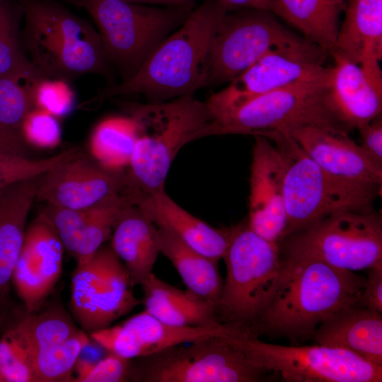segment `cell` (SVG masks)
<instances>
[{
    "mask_svg": "<svg viewBox=\"0 0 382 382\" xmlns=\"http://www.w3.org/2000/svg\"><path fill=\"white\" fill-rule=\"evenodd\" d=\"M279 285L270 305L250 328L258 337H313L318 325L344 307L355 304L366 277L313 258H282Z\"/></svg>",
    "mask_w": 382,
    "mask_h": 382,
    "instance_id": "6da1fadb",
    "label": "cell"
},
{
    "mask_svg": "<svg viewBox=\"0 0 382 382\" xmlns=\"http://www.w3.org/2000/svg\"><path fill=\"white\" fill-rule=\"evenodd\" d=\"M227 12L219 0H203L132 77L100 90L88 103L132 93L144 95L151 103L192 96L206 86L210 47Z\"/></svg>",
    "mask_w": 382,
    "mask_h": 382,
    "instance_id": "7a4b0ae2",
    "label": "cell"
},
{
    "mask_svg": "<svg viewBox=\"0 0 382 382\" xmlns=\"http://www.w3.org/2000/svg\"><path fill=\"white\" fill-rule=\"evenodd\" d=\"M135 141L127 171L129 186L143 192L164 190L170 166L185 144L200 139L212 120L208 105L192 96L166 102L133 104Z\"/></svg>",
    "mask_w": 382,
    "mask_h": 382,
    "instance_id": "3957f363",
    "label": "cell"
},
{
    "mask_svg": "<svg viewBox=\"0 0 382 382\" xmlns=\"http://www.w3.org/2000/svg\"><path fill=\"white\" fill-rule=\"evenodd\" d=\"M331 67L221 112L201 133L260 134L268 130L316 126L349 134L334 114L329 98Z\"/></svg>",
    "mask_w": 382,
    "mask_h": 382,
    "instance_id": "277c9868",
    "label": "cell"
},
{
    "mask_svg": "<svg viewBox=\"0 0 382 382\" xmlns=\"http://www.w3.org/2000/svg\"><path fill=\"white\" fill-rule=\"evenodd\" d=\"M22 4L24 45L30 62L47 78L65 81L105 72L100 37L91 24L53 2L22 0Z\"/></svg>",
    "mask_w": 382,
    "mask_h": 382,
    "instance_id": "5b68a950",
    "label": "cell"
},
{
    "mask_svg": "<svg viewBox=\"0 0 382 382\" xmlns=\"http://www.w3.org/2000/svg\"><path fill=\"white\" fill-rule=\"evenodd\" d=\"M222 259L226 276L216 305L217 319L250 328L270 305L279 285L280 245L257 235L246 219L231 227Z\"/></svg>",
    "mask_w": 382,
    "mask_h": 382,
    "instance_id": "8992f818",
    "label": "cell"
},
{
    "mask_svg": "<svg viewBox=\"0 0 382 382\" xmlns=\"http://www.w3.org/2000/svg\"><path fill=\"white\" fill-rule=\"evenodd\" d=\"M96 23L107 61L132 77L170 32L181 25L194 6L164 8L124 0H68Z\"/></svg>",
    "mask_w": 382,
    "mask_h": 382,
    "instance_id": "52a82bcc",
    "label": "cell"
},
{
    "mask_svg": "<svg viewBox=\"0 0 382 382\" xmlns=\"http://www.w3.org/2000/svg\"><path fill=\"white\" fill-rule=\"evenodd\" d=\"M272 51L301 55L328 54L286 29L271 11L258 8L228 11L210 47L206 86L231 81Z\"/></svg>",
    "mask_w": 382,
    "mask_h": 382,
    "instance_id": "ba28073f",
    "label": "cell"
},
{
    "mask_svg": "<svg viewBox=\"0 0 382 382\" xmlns=\"http://www.w3.org/2000/svg\"><path fill=\"white\" fill-rule=\"evenodd\" d=\"M259 135L270 139L280 156L286 238L339 210L374 211L373 202L334 181L286 132L273 129Z\"/></svg>",
    "mask_w": 382,
    "mask_h": 382,
    "instance_id": "9c48e42d",
    "label": "cell"
},
{
    "mask_svg": "<svg viewBox=\"0 0 382 382\" xmlns=\"http://www.w3.org/2000/svg\"><path fill=\"white\" fill-rule=\"evenodd\" d=\"M137 359L131 363L129 379L139 382H257L266 373L220 335Z\"/></svg>",
    "mask_w": 382,
    "mask_h": 382,
    "instance_id": "30bf717a",
    "label": "cell"
},
{
    "mask_svg": "<svg viewBox=\"0 0 382 382\" xmlns=\"http://www.w3.org/2000/svg\"><path fill=\"white\" fill-rule=\"evenodd\" d=\"M286 259L313 258L349 271L382 265V219L374 211L339 210L280 243Z\"/></svg>",
    "mask_w": 382,
    "mask_h": 382,
    "instance_id": "8fae6325",
    "label": "cell"
},
{
    "mask_svg": "<svg viewBox=\"0 0 382 382\" xmlns=\"http://www.w3.org/2000/svg\"><path fill=\"white\" fill-rule=\"evenodd\" d=\"M259 368L287 382H381L382 365L345 349L315 346H284L262 342L249 329L226 335Z\"/></svg>",
    "mask_w": 382,
    "mask_h": 382,
    "instance_id": "7c38bea8",
    "label": "cell"
},
{
    "mask_svg": "<svg viewBox=\"0 0 382 382\" xmlns=\"http://www.w3.org/2000/svg\"><path fill=\"white\" fill-rule=\"evenodd\" d=\"M128 272L110 245H102L76 265L71 285V313L81 330L108 328L141 302L132 292Z\"/></svg>",
    "mask_w": 382,
    "mask_h": 382,
    "instance_id": "4fadbf2b",
    "label": "cell"
},
{
    "mask_svg": "<svg viewBox=\"0 0 382 382\" xmlns=\"http://www.w3.org/2000/svg\"><path fill=\"white\" fill-rule=\"evenodd\" d=\"M291 137L334 181L374 203L382 187V163L345 132L316 126L282 130Z\"/></svg>",
    "mask_w": 382,
    "mask_h": 382,
    "instance_id": "5bb4252c",
    "label": "cell"
},
{
    "mask_svg": "<svg viewBox=\"0 0 382 382\" xmlns=\"http://www.w3.org/2000/svg\"><path fill=\"white\" fill-rule=\"evenodd\" d=\"M129 187L127 171L107 168L75 148L42 175L36 200L62 208L81 209Z\"/></svg>",
    "mask_w": 382,
    "mask_h": 382,
    "instance_id": "9a60e30c",
    "label": "cell"
},
{
    "mask_svg": "<svg viewBox=\"0 0 382 382\" xmlns=\"http://www.w3.org/2000/svg\"><path fill=\"white\" fill-rule=\"evenodd\" d=\"M234 327L228 323L210 327L173 325L144 310L120 324L92 332L89 336L108 353L131 360L203 337L227 335Z\"/></svg>",
    "mask_w": 382,
    "mask_h": 382,
    "instance_id": "2e32d148",
    "label": "cell"
},
{
    "mask_svg": "<svg viewBox=\"0 0 382 382\" xmlns=\"http://www.w3.org/2000/svg\"><path fill=\"white\" fill-rule=\"evenodd\" d=\"M64 245L41 214L27 226L12 283L25 310L39 309L57 283L62 269Z\"/></svg>",
    "mask_w": 382,
    "mask_h": 382,
    "instance_id": "e0dca14e",
    "label": "cell"
},
{
    "mask_svg": "<svg viewBox=\"0 0 382 382\" xmlns=\"http://www.w3.org/2000/svg\"><path fill=\"white\" fill-rule=\"evenodd\" d=\"M326 57L267 53L209 97L206 103L212 117L316 73L324 66Z\"/></svg>",
    "mask_w": 382,
    "mask_h": 382,
    "instance_id": "ac0fdd59",
    "label": "cell"
},
{
    "mask_svg": "<svg viewBox=\"0 0 382 382\" xmlns=\"http://www.w3.org/2000/svg\"><path fill=\"white\" fill-rule=\"evenodd\" d=\"M131 204L134 202L128 188L85 208L66 209L45 204L40 214L52 225L64 249L79 265L110 238L120 214Z\"/></svg>",
    "mask_w": 382,
    "mask_h": 382,
    "instance_id": "d6986e66",
    "label": "cell"
},
{
    "mask_svg": "<svg viewBox=\"0 0 382 382\" xmlns=\"http://www.w3.org/2000/svg\"><path fill=\"white\" fill-rule=\"evenodd\" d=\"M254 137L247 222L257 235L280 245L287 226L282 162L270 139Z\"/></svg>",
    "mask_w": 382,
    "mask_h": 382,
    "instance_id": "ffe728a7",
    "label": "cell"
},
{
    "mask_svg": "<svg viewBox=\"0 0 382 382\" xmlns=\"http://www.w3.org/2000/svg\"><path fill=\"white\" fill-rule=\"evenodd\" d=\"M329 98L336 117L349 133L382 110V71L378 61L354 63L332 52Z\"/></svg>",
    "mask_w": 382,
    "mask_h": 382,
    "instance_id": "44dd1931",
    "label": "cell"
},
{
    "mask_svg": "<svg viewBox=\"0 0 382 382\" xmlns=\"http://www.w3.org/2000/svg\"><path fill=\"white\" fill-rule=\"evenodd\" d=\"M134 204L156 226L165 228L189 246L219 262L223 258L231 238V228L213 227L193 216L165 190L146 193L133 189Z\"/></svg>",
    "mask_w": 382,
    "mask_h": 382,
    "instance_id": "7402d4cb",
    "label": "cell"
},
{
    "mask_svg": "<svg viewBox=\"0 0 382 382\" xmlns=\"http://www.w3.org/2000/svg\"><path fill=\"white\" fill-rule=\"evenodd\" d=\"M43 174L0 190V312L8 303L12 275Z\"/></svg>",
    "mask_w": 382,
    "mask_h": 382,
    "instance_id": "603a6c76",
    "label": "cell"
},
{
    "mask_svg": "<svg viewBox=\"0 0 382 382\" xmlns=\"http://www.w3.org/2000/svg\"><path fill=\"white\" fill-rule=\"evenodd\" d=\"M312 337L318 345L382 365V316L374 310L355 304L340 308L318 325Z\"/></svg>",
    "mask_w": 382,
    "mask_h": 382,
    "instance_id": "cb8c5ba5",
    "label": "cell"
},
{
    "mask_svg": "<svg viewBox=\"0 0 382 382\" xmlns=\"http://www.w3.org/2000/svg\"><path fill=\"white\" fill-rule=\"evenodd\" d=\"M110 246L125 265L132 287L153 273L159 250L156 226L136 204L126 207L117 219Z\"/></svg>",
    "mask_w": 382,
    "mask_h": 382,
    "instance_id": "d4e9b609",
    "label": "cell"
},
{
    "mask_svg": "<svg viewBox=\"0 0 382 382\" xmlns=\"http://www.w3.org/2000/svg\"><path fill=\"white\" fill-rule=\"evenodd\" d=\"M144 310L173 325L210 327L219 325L216 305L191 290L180 289L151 273L140 285Z\"/></svg>",
    "mask_w": 382,
    "mask_h": 382,
    "instance_id": "484cf974",
    "label": "cell"
},
{
    "mask_svg": "<svg viewBox=\"0 0 382 382\" xmlns=\"http://www.w3.org/2000/svg\"><path fill=\"white\" fill-rule=\"evenodd\" d=\"M79 330L61 305L44 303L37 311H25L2 337L13 355L27 363L31 354L63 342Z\"/></svg>",
    "mask_w": 382,
    "mask_h": 382,
    "instance_id": "4316f807",
    "label": "cell"
},
{
    "mask_svg": "<svg viewBox=\"0 0 382 382\" xmlns=\"http://www.w3.org/2000/svg\"><path fill=\"white\" fill-rule=\"evenodd\" d=\"M343 12L332 52L358 64L381 61L382 0H345Z\"/></svg>",
    "mask_w": 382,
    "mask_h": 382,
    "instance_id": "83f0119b",
    "label": "cell"
},
{
    "mask_svg": "<svg viewBox=\"0 0 382 382\" xmlns=\"http://www.w3.org/2000/svg\"><path fill=\"white\" fill-rule=\"evenodd\" d=\"M160 253L176 269L187 289L217 305L223 286L218 262L197 252L169 230L156 226Z\"/></svg>",
    "mask_w": 382,
    "mask_h": 382,
    "instance_id": "f1b7e54d",
    "label": "cell"
},
{
    "mask_svg": "<svg viewBox=\"0 0 382 382\" xmlns=\"http://www.w3.org/2000/svg\"><path fill=\"white\" fill-rule=\"evenodd\" d=\"M279 16L328 54L335 49L345 0H274Z\"/></svg>",
    "mask_w": 382,
    "mask_h": 382,
    "instance_id": "f546056e",
    "label": "cell"
},
{
    "mask_svg": "<svg viewBox=\"0 0 382 382\" xmlns=\"http://www.w3.org/2000/svg\"><path fill=\"white\" fill-rule=\"evenodd\" d=\"M135 141V125L131 117H112L99 123L91 140L92 156L101 166L121 170L128 164Z\"/></svg>",
    "mask_w": 382,
    "mask_h": 382,
    "instance_id": "4dcf8cb0",
    "label": "cell"
},
{
    "mask_svg": "<svg viewBox=\"0 0 382 382\" xmlns=\"http://www.w3.org/2000/svg\"><path fill=\"white\" fill-rule=\"evenodd\" d=\"M90 336L80 329L62 342L41 349L27 359L32 382L74 381L73 372L79 354Z\"/></svg>",
    "mask_w": 382,
    "mask_h": 382,
    "instance_id": "1f68e13d",
    "label": "cell"
},
{
    "mask_svg": "<svg viewBox=\"0 0 382 382\" xmlns=\"http://www.w3.org/2000/svg\"><path fill=\"white\" fill-rule=\"evenodd\" d=\"M6 76L48 79L23 52L14 14L8 3L0 0V76Z\"/></svg>",
    "mask_w": 382,
    "mask_h": 382,
    "instance_id": "d6a6232c",
    "label": "cell"
},
{
    "mask_svg": "<svg viewBox=\"0 0 382 382\" xmlns=\"http://www.w3.org/2000/svg\"><path fill=\"white\" fill-rule=\"evenodd\" d=\"M39 81L0 76V125L21 131L26 115L35 108L33 91Z\"/></svg>",
    "mask_w": 382,
    "mask_h": 382,
    "instance_id": "836d02e7",
    "label": "cell"
},
{
    "mask_svg": "<svg viewBox=\"0 0 382 382\" xmlns=\"http://www.w3.org/2000/svg\"><path fill=\"white\" fill-rule=\"evenodd\" d=\"M71 150L42 159H31L26 156L0 157V190L16 182L44 174L62 161Z\"/></svg>",
    "mask_w": 382,
    "mask_h": 382,
    "instance_id": "e575fe53",
    "label": "cell"
},
{
    "mask_svg": "<svg viewBox=\"0 0 382 382\" xmlns=\"http://www.w3.org/2000/svg\"><path fill=\"white\" fill-rule=\"evenodd\" d=\"M21 132L26 142L40 148L54 147L61 139V129L56 116L37 108L26 115Z\"/></svg>",
    "mask_w": 382,
    "mask_h": 382,
    "instance_id": "d590c367",
    "label": "cell"
},
{
    "mask_svg": "<svg viewBox=\"0 0 382 382\" xmlns=\"http://www.w3.org/2000/svg\"><path fill=\"white\" fill-rule=\"evenodd\" d=\"M35 105L54 116H63L73 106V94L64 80L43 79L35 86Z\"/></svg>",
    "mask_w": 382,
    "mask_h": 382,
    "instance_id": "8d00e7d4",
    "label": "cell"
},
{
    "mask_svg": "<svg viewBox=\"0 0 382 382\" xmlns=\"http://www.w3.org/2000/svg\"><path fill=\"white\" fill-rule=\"evenodd\" d=\"M130 359L112 354L101 359L81 382H120L129 380Z\"/></svg>",
    "mask_w": 382,
    "mask_h": 382,
    "instance_id": "74e56055",
    "label": "cell"
},
{
    "mask_svg": "<svg viewBox=\"0 0 382 382\" xmlns=\"http://www.w3.org/2000/svg\"><path fill=\"white\" fill-rule=\"evenodd\" d=\"M359 146L373 159L382 163V115L357 129Z\"/></svg>",
    "mask_w": 382,
    "mask_h": 382,
    "instance_id": "f35d334b",
    "label": "cell"
},
{
    "mask_svg": "<svg viewBox=\"0 0 382 382\" xmlns=\"http://www.w3.org/2000/svg\"><path fill=\"white\" fill-rule=\"evenodd\" d=\"M355 305L382 313V265L369 269L364 287Z\"/></svg>",
    "mask_w": 382,
    "mask_h": 382,
    "instance_id": "ab89813d",
    "label": "cell"
},
{
    "mask_svg": "<svg viewBox=\"0 0 382 382\" xmlns=\"http://www.w3.org/2000/svg\"><path fill=\"white\" fill-rule=\"evenodd\" d=\"M105 352L107 351L100 344L90 337L88 342L81 348L77 357L74 369L77 375L74 381L81 382L96 364L107 356Z\"/></svg>",
    "mask_w": 382,
    "mask_h": 382,
    "instance_id": "60d3db41",
    "label": "cell"
},
{
    "mask_svg": "<svg viewBox=\"0 0 382 382\" xmlns=\"http://www.w3.org/2000/svg\"><path fill=\"white\" fill-rule=\"evenodd\" d=\"M25 141L21 131L0 125V157L25 156Z\"/></svg>",
    "mask_w": 382,
    "mask_h": 382,
    "instance_id": "b9f144b4",
    "label": "cell"
},
{
    "mask_svg": "<svg viewBox=\"0 0 382 382\" xmlns=\"http://www.w3.org/2000/svg\"><path fill=\"white\" fill-rule=\"evenodd\" d=\"M227 9L231 11L241 8H258L271 11L279 16V9L274 0H219Z\"/></svg>",
    "mask_w": 382,
    "mask_h": 382,
    "instance_id": "7bdbcfd3",
    "label": "cell"
},
{
    "mask_svg": "<svg viewBox=\"0 0 382 382\" xmlns=\"http://www.w3.org/2000/svg\"><path fill=\"white\" fill-rule=\"evenodd\" d=\"M128 2L146 5H163L166 6H194L197 0H124Z\"/></svg>",
    "mask_w": 382,
    "mask_h": 382,
    "instance_id": "ee69618b",
    "label": "cell"
},
{
    "mask_svg": "<svg viewBox=\"0 0 382 382\" xmlns=\"http://www.w3.org/2000/svg\"><path fill=\"white\" fill-rule=\"evenodd\" d=\"M5 316H6V312H0V326L1 325L2 323L4 322Z\"/></svg>",
    "mask_w": 382,
    "mask_h": 382,
    "instance_id": "f6af8a7d",
    "label": "cell"
}]
</instances>
